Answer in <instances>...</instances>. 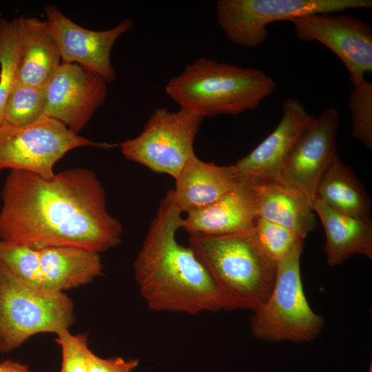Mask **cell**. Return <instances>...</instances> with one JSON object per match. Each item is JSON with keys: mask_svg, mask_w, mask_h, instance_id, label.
Returning a JSON list of instances; mask_svg holds the SVG:
<instances>
[{"mask_svg": "<svg viewBox=\"0 0 372 372\" xmlns=\"http://www.w3.org/2000/svg\"><path fill=\"white\" fill-rule=\"evenodd\" d=\"M17 22L21 44L17 81L45 87L61 63L59 47L46 21L20 17Z\"/></svg>", "mask_w": 372, "mask_h": 372, "instance_id": "obj_19", "label": "cell"}, {"mask_svg": "<svg viewBox=\"0 0 372 372\" xmlns=\"http://www.w3.org/2000/svg\"><path fill=\"white\" fill-rule=\"evenodd\" d=\"M169 189L175 207L181 212L203 208L225 195L238 183L232 165L218 166L200 160L195 153L189 158Z\"/></svg>", "mask_w": 372, "mask_h": 372, "instance_id": "obj_16", "label": "cell"}, {"mask_svg": "<svg viewBox=\"0 0 372 372\" xmlns=\"http://www.w3.org/2000/svg\"><path fill=\"white\" fill-rule=\"evenodd\" d=\"M117 145L80 136L63 123L44 114L28 125L16 126L5 122L0 127V172L7 169L22 170L50 179L55 175L56 162L71 149Z\"/></svg>", "mask_w": 372, "mask_h": 372, "instance_id": "obj_7", "label": "cell"}, {"mask_svg": "<svg viewBox=\"0 0 372 372\" xmlns=\"http://www.w3.org/2000/svg\"><path fill=\"white\" fill-rule=\"evenodd\" d=\"M107 82L76 63H61L45 86L44 115L79 132L104 103Z\"/></svg>", "mask_w": 372, "mask_h": 372, "instance_id": "obj_12", "label": "cell"}, {"mask_svg": "<svg viewBox=\"0 0 372 372\" xmlns=\"http://www.w3.org/2000/svg\"><path fill=\"white\" fill-rule=\"evenodd\" d=\"M203 118L187 109L159 107L140 134L118 145L125 158L176 179L194 154V142Z\"/></svg>", "mask_w": 372, "mask_h": 372, "instance_id": "obj_9", "label": "cell"}, {"mask_svg": "<svg viewBox=\"0 0 372 372\" xmlns=\"http://www.w3.org/2000/svg\"><path fill=\"white\" fill-rule=\"evenodd\" d=\"M45 87H35L18 81L4 109L5 122L16 126L30 125L44 114Z\"/></svg>", "mask_w": 372, "mask_h": 372, "instance_id": "obj_23", "label": "cell"}, {"mask_svg": "<svg viewBox=\"0 0 372 372\" xmlns=\"http://www.w3.org/2000/svg\"><path fill=\"white\" fill-rule=\"evenodd\" d=\"M21 44L17 18L0 20V127L5 123L7 99L17 81Z\"/></svg>", "mask_w": 372, "mask_h": 372, "instance_id": "obj_22", "label": "cell"}, {"mask_svg": "<svg viewBox=\"0 0 372 372\" xmlns=\"http://www.w3.org/2000/svg\"><path fill=\"white\" fill-rule=\"evenodd\" d=\"M253 232L262 249L276 263L304 240L288 228L260 217L257 218Z\"/></svg>", "mask_w": 372, "mask_h": 372, "instance_id": "obj_26", "label": "cell"}, {"mask_svg": "<svg viewBox=\"0 0 372 372\" xmlns=\"http://www.w3.org/2000/svg\"><path fill=\"white\" fill-rule=\"evenodd\" d=\"M349 108L352 120V135L372 149V83L364 80L353 85Z\"/></svg>", "mask_w": 372, "mask_h": 372, "instance_id": "obj_25", "label": "cell"}, {"mask_svg": "<svg viewBox=\"0 0 372 372\" xmlns=\"http://www.w3.org/2000/svg\"><path fill=\"white\" fill-rule=\"evenodd\" d=\"M326 235L324 251L329 266L342 264L354 254L372 259V222L340 214L318 198L312 203Z\"/></svg>", "mask_w": 372, "mask_h": 372, "instance_id": "obj_20", "label": "cell"}, {"mask_svg": "<svg viewBox=\"0 0 372 372\" xmlns=\"http://www.w3.org/2000/svg\"><path fill=\"white\" fill-rule=\"evenodd\" d=\"M181 214L168 190L134 262L140 293L155 311L196 315L226 310L204 266L189 247L176 239Z\"/></svg>", "mask_w": 372, "mask_h": 372, "instance_id": "obj_2", "label": "cell"}, {"mask_svg": "<svg viewBox=\"0 0 372 372\" xmlns=\"http://www.w3.org/2000/svg\"><path fill=\"white\" fill-rule=\"evenodd\" d=\"M1 198L0 240L99 254L121 241V224L107 211L105 190L92 169H69L50 179L10 170Z\"/></svg>", "mask_w": 372, "mask_h": 372, "instance_id": "obj_1", "label": "cell"}, {"mask_svg": "<svg viewBox=\"0 0 372 372\" xmlns=\"http://www.w3.org/2000/svg\"><path fill=\"white\" fill-rule=\"evenodd\" d=\"M60 345L62 362L60 372H89L92 351L88 347L86 334H72L68 329L56 333Z\"/></svg>", "mask_w": 372, "mask_h": 372, "instance_id": "obj_27", "label": "cell"}, {"mask_svg": "<svg viewBox=\"0 0 372 372\" xmlns=\"http://www.w3.org/2000/svg\"><path fill=\"white\" fill-rule=\"evenodd\" d=\"M247 181L256 198L258 217L287 227L303 240L315 229L312 206L297 189L278 178Z\"/></svg>", "mask_w": 372, "mask_h": 372, "instance_id": "obj_17", "label": "cell"}, {"mask_svg": "<svg viewBox=\"0 0 372 372\" xmlns=\"http://www.w3.org/2000/svg\"><path fill=\"white\" fill-rule=\"evenodd\" d=\"M0 372H31L26 365L10 360L0 363Z\"/></svg>", "mask_w": 372, "mask_h": 372, "instance_id": "obj_29", "label": "cell"}, {"mask_svg": "<svg viewBox=\"0 0 372 372\" xmlns=\"http://www.w3.org/2000/svg\"><path fill=\"white\" fill-rule=\"evenodd\" d=\"M304 240L299 241L277 262L276 282L267 302L253 312L250 330L264 342L296 343L314 340L324 326V318L314 312L304 292L300 276Z\"/></svg>", "mask_w": 372, "mask_h": 372, "instance_id": "obj_5", "label": "cell"}, {"mask_svg": "<svg viewBox=\"0 0 372 372\" xmlns=\"http://www.w3.org/2000/svg\"><path fill=\"white\" fill-rule=\"evenodd\" d=\"M296 37L316 41L331 50L344 63L353 85L362 83L372 72V28L350 14H313L290 21Z\"/></svg>", "mask_w": 372, "mask_h": 372, "instance_id": "obj_10", "label": "cell"}, {"mask_svg": "<svg viewBox=\"0 0 372 372\" xmlns=\"http://www.w3.org/2000/svg\"><path fill=\"white\" fill-rule=\"evenodd\" d=\"M368 372H372V364H370Z\"/></svg>", "mask_w": 372, "mask_h": 372, "instance_id": "obj_30", "label": "cell"}, {"mask_svg": "<svg viewBox=\"0 0 372 372\" xmlns=\"http://www.w3.org/2000/svg\"><path fill=\"white\" fill-rule=\"evenodd\" d=\"M340 116L333 107L313 118L285 162L278 177L300 191L312 206L317 186L336 150Z\"/></svg>", "mask_w": 372, "mask_h": 372, "instance_id": "obj_13", "label": "cell"}, {"mask_svg": "<svg viewBox=\"0 0 372 372\" xmlns=\"http://www.w3.org/2000/svg\"><path fill=\"white\" fill-rule=\"evenodd\" d=\"M276 89L275 81L260 70L205 57L188 64L165 88L180 107L203 118L254 110Z\"/></svg>", "mask_w": 372, "mask_h": 372, "instance_id": "obj_4", "label": "cell"}, {"mask_svg": "<svg viewBox=\"0 0 372 372\" xmlns=\"http://www.w3.org/2000/svg\"><path fill=\"white\" fill-rule=\"evenodd\" d=\"M282 116L276 129L254 149L232 165L238 180L278 178L280 173L313 117L297 99L282 104Z\"/></svg>", "mask_w": 372, "mask_h": 372, "instance_id": "obj_14", "label": "cell"}, {"mask_svg": "<svg viewBox=\"0 0 372 372\" xmlns=\"http://www.w3.org/2000/svg\"><path fill=\"white\" fill-rule=\"evenodd\" d=\"M41 287L61 291L91 282L101 275L99 253L72 247H52L38 250Z\"/></svg>", "mask_w": 372, "mask_h": 372, "instance_id": "obj_18", "label": "cell"}, {"mask_svg": "<svg viewBox=\"0 0 372 372\" xmlns=\"http://www.w3.org/2000/svg\"><path fill=\"white\" fill-rule=\"evenodd\" d=\"M315 198L351 217L371 220V200L353 170L337 154L317 186Z\"/></svg>", "mask_w": 372, "mask_h": 372, "instance_id": "obj_21", "label": "cell"}, {"mask_svg": "<svg viewBox=\"0 0 372 372\" xmlns=\"http://www.w3.org/2000/svg\"><path fill=\"white\" fill-rule=\"evenodd\" d=\"M46 22L61 54L62 63H76L99 74L107 83L116 79L110 61L115 41L132 29L134 23L125 19L105 30L84 28L65 16L59 9L48 5L45 8Z\"/></svg>", "mask_w": 372, "mask_h": 372, "instance_id": "obj_11", "label": "cell"}, {"mask_svg": "<svg viewBox=\"0 0 372 372\" xmlns=\"http://www.w3.org/2000/svg\"><path fill=\"white\" fill-rule=\"evenodd\" d=\"M189 247L219 291L226 310L252 312L268 300L277 272L275 262L250 231L189 236Z\"/></svg>", "mask_w": 372, "mask_h": 372, "instance_id": "obj_3", "label": "cell"}, {"mask_svg": "<svg viewBox=\"0 0 372 372\" xmlns=\"http://www.w3.org/2000/svg\"><path fill=\"white\" fill-rule=\"evenodd\" d=\"M0 263L25 282L41 288L38 250L0 240Z\"/></svg>", "mask_w": 372, "mask_h": 372, "instance_id": "obj_24", "label": "cell"}, {"mask_svg": "<svg viewBox=\"0 0 372 372\" xmlns=\"http://www.w3.org/2000/svg\"><path fill=\"white\" fill-rule=\"evenodd\" d=\"M74 304L63 292L29 285L0 263V351L17 349L31 336L68 329Z\"/></svg>", "mask_w": 372, "mask_h": 372, "instance_id": "obj_6", "label": "cell"}, {"mask_svg": "<svg viewBox=\"0 0 372 372\" xmlns=\"http://www.w3.org/2000/svg\"><path fill=\"white\" fill-rule=\"evenodd\" d=\"M138 365V360L122 358H101L93 353L89 362V372H132Z\"/></svg>", "mask_w": 372, "mask_h": 372, "instance_id": "obj_28", "label": "cell"}, {"mask_svg": "<svg viewBox=\"0 0 372 372\" xmlns=\"http://www.w3.org/2000/svg\"><path fill=\"white\" fill-rule=\"evenodd\" d=\"M236 186L214 203L187 213L180 228L189 236H222L250 231L258 218L254 192L247 180H238Z\"/></svg>", "mask_w": 372, "mask_h": 372, "instance_id": "obj_15", "label": "cell"}, {"mask_svg": "<svg viewBox=\"0 0 372 372\" xmlns=\"http://www.w3.org/2000/svg\"><path fill=\"white\" fill-rule=\"evenodd\" d=\"M371 0H218V25L231 43L247 48L263 43L268 24L313 14L371 8Z\"/></svg>", "mask_w": 372, "mask_h": 372, "instance_id": "obj_8", "label": "cell"}]
</instances>
